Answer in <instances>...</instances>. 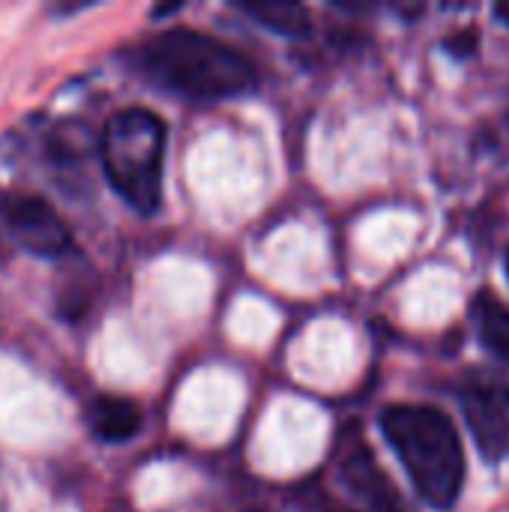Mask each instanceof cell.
<instances>
[{
  "mask_svg": "<svg viewBox=\"0 0 509 512\" xmlns=\"http://www.w3.org/2000/svg\"><path fill=\"white\" fill-rule=\"evenodd\" d=\"M135 60L159 87L201 102L231 99L258 84L255 66L240 51L198 30H165L147 39Z\"/></svg>",
  "mask_w": 509,
  "mask_h": 512,
  "instance_id": "obj_1",
  "label": "cell"
},
{
  "mask_svg": "<svg viewBox=\"0 0 509 512\" xmlns=\"http://www.w3.org/2000/svg\"><path fill=\"white\" fill-rule=\"evenodd\" d=\"M381 429L420 498L450 510L465 486V453L453 420L429 405H393L381 414Z\"/></svg>",
  "mask_w": 509,
  "mask_h": 512,
  "instance_id": "obj_2",
  "label": "cell"
},
{
  "mask_svg": "<svg viewBox=\"0 0 509 512\" xmlns=\"http://www.w3.org/2000/svg\"><path fill=\"white\" fill-rule=\"evenodd\" d=\"M165 123L147 108L117 111L102 132V165L117 195L138 213H156L162 201Z\"/></svg>",
  "mask_w": 509,
  "mask_h": 512,
  "instance_id": "obj_3",
  "label": "cell"
},
{
  "mask_svg": "<svg viewBox=\"0 0 509 512\" xmlns=\"http://www.w3.org/2000/svg\"><path fill=\"white\" fill-rule=\"evenodd\" d=\"M0 216L15 237L33 255L63 258L72 249V231L57 216V210L39 195H6L0 201Z\"/></svg>",
  "mask_w": 509,
  "mask_h": 512,
  "instance_id": "obj_4",
  "label": "cell"
},
{
  "mask_svg": "<svg viewBox=\"0 0 509 512\" xmlns=\"http://www.w3.org/2000/svg\"><path fill=\"white\" fill-rule=\"evenodd\" d=\"M468 429L489 462L509 456V387L501 381H474L462 390Z\"/></svg>",
  "mask_w": 509,
  "mask_h": 512,
  "instance_id": "obj_5",
  "label": "cell"
},
{
  "mask_svg": "<svg viewBox=\"0 0 509 512\" xmlns=\"http://www.w3.org/2000/svg\"><path fill=\"white\" fill-rule=\"evenodd\" d=\"M144 417L132 399L123 396H96L87 405V426L105 444H123L138 435Z\"/></svg>",
  "mask_w": 509,
  "mask_h": 512,
  "instance_id": "obj_6",
  "label": "cell"
},
{
  "mask_svg": "<svg viewBox=\"0 0 509 512\" xmlns=\"http://www.w3.org/2000/svg\"><path fill=\"white\" fill-rule=\"evenodd\" d=\"M474 318L480 327L483 345L509 366V306L501 303L495 294L483 291L474 303Z\"/></svg>",
  "mask_w": 509,
  "mask_h": 512,
  "instance_id": "obj_7",
  "label": "cell"
},
{
  "mask_svg": "<svg viewBox=\"0 0 509 512\" xmlns=\"http://www.w3.org/2000/svg\"><path fill=\"white\" fill-rule=\"evenodd\" d=\"M240 9L276 33H285V36H306L309 33V12L300 3L258 0V3H240Z\"/></svg>",
  "mask_w": 509,
  "mask_h": 512,
  "instance_id": "obj_8",
  "label": "cell"
},
{
  "mask_svg": "<svg viewBox=\"0 0 509 512\" xmlns=\"http://www.w3.org/2000/svg\"><path fill=\"white\" fill-rule=\"evenodd\" d=\"M444 45H447V51H450V54L468 57V54H474V48H477V33H471V30L456 33V36H450Z\"/></svg>",
  "mask_w": 509,
  "mask_h": 512,
  "instance_id": "obj_9",
  "label": "cell"
},
{
  "mask_svg": "<svg viewBox=\"0 0 509 512\" xmlns=\"http://www.w3.org/2000/svg\"><path fill=\"white\" fill-rule=\"evenodd\" d=\"M492 12H495V18H501V21L509 27V3H495V9H492Z\"/></svg>",
  "mask_w": 509,
  "mask_h": 512,
  "instance_id": "obj_10",
  "label": "cell"
},
{
  "mask_svg": "<svg viewBox=\"0 0 509 512\" xmlns=\"http://www.w3.org/2000/svg\"><path fill=\"white\" fill-rule=\"evenodd\" d=\"M177 9H180V3H171V6H156V9H153V15H156V18H162V15H168V12H177Z\"/></svg>",
  "mask_w": 509,
  "mask_h": 512,
  "instance_id": "obj_11",
  "label": "cell"
},
{
  "mask_svg": "<svg viewBox=\"0 0 509 512\" xmlns=\"http://www.w3.org/2000/svg\"><path fill=\"white\" fill-rule=\"evenodd\" d=\"M327 512H357V510H348V507H336V510H327Z\"/></svg>",
  "mask_w": 509,
  "mask_h": 512,
  "instance_id": "obj_12",
  "label": "cell"
},
{
  "mask_svg": "<svg viewBox=\"0 0 509 512\" xmlns=\"http://www.w3.org/2000/svg\"><path fill=\"white\" fill-rule=\"evenodd\" d=\"M504 267H507V276H509V249H507V255H504Z\"/></svg>",
  "mask_w": 509,
  "mask_h": 512,
  "instance_id": "obj_13",
  "label": "cell"
}]
</instances>
